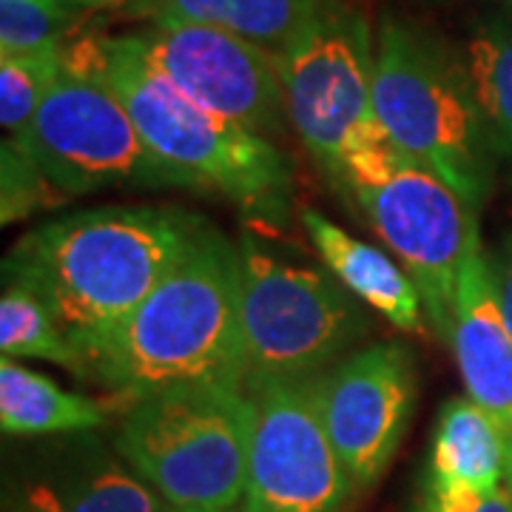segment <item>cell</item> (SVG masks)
Wrapping results in <instances>:
<instances>
[{
    "label": "cell",
    "instance_id": "cb8c5ba5",
    "mask_svg": "<svg viewBox=\"0 0 512 512\" xmlns=\"http://www.w3.org/2000/svg\"><path fill=\"white\" fill-rule=\"evenodd\" d=\"M419 512H512V495L504 484L490 493H478V490L439 487V484L424 481Z\"/></svg>",
    "mask_w": 512,
    "mask_h": 512
},
{
    "label": "cell",
    "instance_id": "5bb4252c",
    "mask_svg": "<svg viewBox=\"0 0 512 512\" xmlns=\"http://www.w3.org/2000/svg\"><path fill=\"white\" fill-rule=\"evenodd\" d=\"M302 225L311 237L316 254L325 268L348 288L367 308L382 313L396 330L419 333L424 330V302L416 282L399 268L382 248H373L362 239L350 237L325 214L305 208Z\"/></svg>",
    "mask_w": 512,
    "mask_h": 512
},
{
    "label": "cell",
    "instance_id": "d4e9b609",
    "mask_svg": "<svg viewBox=\"0 0 512 512\" xmlns=\"http://www.w3.org/2000/svg\"><path fill=\"white\" fill-rule=\"evenodd\" d=\"M490 268H493L495 291H498L501 311H504V319H507L512 333V234H507L504 242L498 245V251L490 259Z\"/></svg>",
    "mask_w": 512,
    "mask_h": 512
},
{
    "label": "cell",
    "instance_id": "3957f363",
    "mask_svg": "<svg viewBox=\"0 0 512 512\" xmlns=\"http://www.w3.org/2000/svg\"><path fill=\"white\" fill-rule=\"evenodd\" d=\"M74 49L120 97L143 143L183 188L214 191L259 220L288 217L293 165L271 137L188 100L128 35L83 40Z\"/></svg>",
    "mask_w": 512,
    "mask_h": 512
},
{
    "label": "cell",
    "instance_id": "277c9868",
    "mask_svg": "<svg viewBox=\"0 0 512 512\" xmlns=\"http://www.w3.org/2000/svg\"><path fill=\"white\" fill-rule=\"evenodd\" d=\"M373 111L393 146L436 171L478 214L490 197L498 157L461 57L407 23L384 20Z\"/></svg>",
    "mask_w": 512,
    "mask_h": 512
},
{
    "label": "cell",
    "instance_id": "6da1fadb",
    "mask_svg": "<svg viewBox=\"0 0 512 512\" xmlns=\"http://www.w3.org/2000/svg\"><path fill=\"white\" fill-rule=\"evenodd\" d=\"M202 225L160 205L74 211L23 234L3 262V282L35 293L86 359L183 259Z\"/></svg>",
    "mask_w": 512,
    "mask_h": 512
},
{
    "label": "cell",
    "instance_id": "2e32d148",
    "mask_svg": "<svg viewBox=\"0 0 512 512\" xmlns=\"http://www.w3.org/2000/svg\"><path fill=\"white\" fill-rule=\"evenodd\" d=\"M106 421V402L69 393L49 376L23 367L18 359L0 362V427L6 436L86 433Z\"/></svg>",
    "mask_w": 512,
    "mask_h": 512
},
{
    "label": "cell",
    "instance_id": "9a60e30c",
    "mask_svg": "<svg viewBox=\"0 0 512 512\" xmlns=\"http://www.w3.org/2000/svg\"><path fill=\"white\" fill-rule=\"evenodd\" d=\"M424 481L478 493L504 484V433L470 396L441 404Z\"/></svg>",
    "mask_w": 512,
    "mask_h": 512
},
{
    "label": "cell",
    "instance_id": "44dd1931",
    "mask_svg": "<svg viewBox=\"0 0 512 512\" xmlns=\"http://www.w3.org/2000/svg\"><path fill=\"white\" fill-rule=\"evenodd\" d=\"M63 55L66 49L29 57L0 55V126L9 140L29 131L43 97L63 72Z\"/></svg>",
    "mask_w": 512,
    "mask_h": 512
},
{
    "label": "cell",
    "instance_id": "603a6c76",
    "mask_svg": "<svg viewBox=\"0 0 512 512\" xmlns=\"http://www.w3.org/2000/svg\"><path fill=\"white\" fill-rule=\"evenodd\" d=\"M3 160H0V177H3V194H0V220L3 225L9 222L26 220L29 214H35L37 208L57 205V194L52 191V180L43 174V168L15 143V140H3L0 148Z\"/></svg>",
    "mask_w": 512,
    "mask_h": 512
},
{
    "label": "cell",
    "instance_id": "8fae6325",
    "mask_svg": "<svg viewBox=\"0 0 512 512\" xmlns=\"http://www.w3.org/2000/svg\"><path fill=\"white\" fill-rule=\"evenodd\" d=\"M128 37L171 86L202 109L265 137L288 123L274 55L251 40L174 18H154Z\"/></svg>",
    "mask_w": 512,
    "mask_h": 512
},
{
    "label": "cell",
    "instance_id": "83f0119b",
    "mask_svg": "<svg viewBox=\"0 0 512 512\" xmlns=\"http://www.w3.org/2000/svg\"><path fill=\"white\" fill-rule=\"evenodd\" d=\"M168 512H237L234 507L231 510H217V507H168Z\"/></svg>",
    "mask_w": 512,
    "mask_h": 512
},
{
    "label": "cell",
    "instance_id": "52a82bcc",
    "mask_svg": "<svg viewBox=\"0 0 512 512\" xmlns=\"http://www.w3.org/2000/svg\"><path fill=\"white\" fill-rule=\"evenodd\" d=\"M274 60L288 126L330 183L350 157L387 140L373 111V32L356 9L333 0Z\"/></svg>",
    "mask_w": 512,
    "mask_h": 512
},
{
    "label": "cell",
    "instance_id": "f546056e",
    "mask_svg": "<svg viewBox=\"0 0 512 512\" xmlns=\"http://www.w3.org/2000/svg\"><path fill=\"white\" fill-rule=\"evenodd\" d=\"M12 512H20V510H12Z\"/></svg>",
    "mask_w": 512,
    "mask_h": 512
},
{
    "label": "cell",
    "instance_id": "7402d4cb",
    "mask_svg": "<svg viewBox=\"0 0 512 512\" xmlns=\"http://www.w3.org/2000/svg\"><path fill=\"white\" fill-rule=\"evenodd\" d=\"M80 15L55 0H0V55L60 52Z\"/></svg>",
    "mask_w": 512,
    "mask_h": 512
},
{
    "label": "cell",
    "instance_id": "484cf974",
    "mask_svg": "<svg viewBox=\"0 0 512 512\" xmlns=\"http://www.w3.org/2000/svg\"><path fill=\"white\" fill-rule=\"evenodd\" d=\"M66 9H74V12H106V9H128L134 12L140 6V0H55Z\"/></svg>",
    "mask_w": 512,
    "mask_h": 512
},
{
    "label": "cell",
    "instance_id": "ac0fdd59",
    "mask_svg": "<svg viewBox=\"0 0 512 512\" xmlns=\"http://www.w3.org/2000/svg\"><path fill=\"white\" fill-rule=\"evenodd\" d=\"M168 501L146 478L111 456H92L55 481L32 490L26 512H168Z\"/></svg>",
    "mask_w": 512,
    "mask_h": 512
},
{
    "label": "cell",
    "instance_id": "d6986e66",
    "mask_svg": "<svg viewBox=\"0 0 512 512\" xmlns=\"http://www.w3.org/2000/svg\"><path fill=\"white\" fill-rule=\"evenodd\" d=\"M461 63L495 157L512 163V12L478 20L464 40Z\"/></svg>",
    "mask_w": 512,
    "mask_h": 512
},
{
    "label": "cell",
    "instance_id": "30bf717a",
    "mask_svg": "<svg viewBox=\"0 0 512 512\" xmlns=\"http://www.w3.org/2000/svg\"><path fill=\"white\" fill-rule=\"evenodd\" d=\"M242 512H339L356 490L316 402V376H254Z\"/></svg>",
    "mask_w": 512,
    "mask_h": 512
},
{
    "label": "cell",
    "instance_id": "8992f818",
    "mask_svg": "<svg viewBox=\"0 0 512 512\" xmlns=\"http://www.w3.org/2000/svg\"><path fill=\"white\" fill-rule=\"evenodd\" d=\"M333 185L359 205L370 228L402 259L427 322L447 345L458 274L478 234L476 211L436 171L390 140L350 157Z\"/></svg>",
    "mask_w": 512,
    "mask_h": 512
},
{
    "label": "cell",
    "instance_id": "5b68a950",
    "mask_svg": "<svg viewBox=\"0 0 512 512\" xmlns=\"http://www.w3.org/2000/svg\"><path fill=\"white\" fill-rule=\"evenodd\" d=\"M254 404L245 387L171 384L126 404L117 453L171 507L242 501Z\"/></svg>",
    "mask_w": 512,
    "mask_h": 512
},
{
    "label": "cell",
    "instance_id": "4fadbf2b",
    "mask_svg": "<svg viewBox=\"0 0 512 512\" xmlns=\"http://www.w3.org/2000/svg\"><path fill=\"white\" fill-rule=\"evenodd\" d=\"M447 345L456 356L467 396L490 413L504 433L512 424V333L478 234L470 239L458 274Z\"/></svg>",
    "mask_w": 512,
    "mask_h": 512
},
{
    "label": "cell",
    "instance_id": "7c38bea8",
    "mask_svg": "<svg viewBox=\"0 0 512 512\" xmlns=\"http://www.w3.org/2000/svg\"><path fill=\"white\" fill-rule=\"evenodd\" d=\"M419 370L402 342H376L316 376V402L356 490L373 487L399 453Z\"/></svg>",
    "mask_w": 512,
    "mask_h": 512
},
{
    "label": "cell",
    "instance_id": "e0dca14e",
    "mask_svg": "<svg viewBox=\"0 0 512 512\" xmlns=\"http://www.w3.org/2000/svg\"><path fill=\"white\" fill-rule=\"evenodd\" d=\"M330 3L333 0H140L134 15L208 23L276 55Z\"/></svg>",
    "mask_w": 512,
    "mask_h": 512
},
{
    "label": "cell",
    "instance_id": "ffe728a7",
    "mask_svg": "<svg viewBox=\"0 0 512 512\" xmlns=\"http://www.w3.org/2000/svg\"><path fill=\"white\" fill-rule=\"evenodd\" d=\"M0 353L3 359H46L86 379V359L60 330L35 293L3 282L0 296Z\"/></svg>",
    "mask_w": 512,
    "mask_h": 512
},
{
    "label": "cell",
    "instance_id": "ba28073f",
    "mask_svg": "<svg viewBox=\"0 0 512 512\" xmlns=\"http://www.w3.org/2000/svg\"><path fill=\"white\" fill-rule=\"evenodd\" d=\"M239 259L248 379L319 376L367 336L362 302L330 271L268 254L251 234Z\"/></svg>",
    "mask_w": 512,
    "mask_h": 512
},
{
    "label": "cell",
    "instance_id": "4316f807",
    "mask_svg": "<svg viewBox=\"0 0 512 512\" xmlns=\"http://www.w3.org/2000/svg\"><path fill=\"white\" fill-rule=\"evenodd\" d=\"M504 487L512 495V424L504 430Z\"/></svg>",
    "mask_w": 512,
    "mask_h": 512
},
{
    "label": "cell",
    "instance_id": "9c48e42d",
    "mask_svg": "<svg viewBox=\"0 0 512 512\" xmlns=\"http://www.w3.org/2000/svg\"><path fill=\"white\" fill-rule=\"evenodd\" d=\"M66 194L109 188H183L143 143L120 97L74 46L29 131L15 140Z\"/></svg>",
    "mask_w": 512,
    "mask_h": 512
},
{
    "label": "cell",
    "instance_id": "f1b7e54d",
    "mask_svg": "<svg viewBox=\"0 0 512 512\" xmlns=\"http://www.w3.org/2000/svg\"><path fill=\"white\" fill-rule=\"evenodd\" d=\"M498 3H504V6H510L512 9V0H498Z\"/></svg>",
    "mask_w": 512,
    "mask_h": 512
},
{
    "label": "cell",
    "instance_id": "7a4b0ae2",
    "mask_svg": "<svg viewBox=\"0 0 512 512\" xmlns=\"http://www.w3.org/2000/svg\"><path fill=\"white\" fill-rule=\"evenodd\" d=\"M86 379L126 404L171 384L245 387L239 245L205 222L157 288L86 353Z\"/></svg>",
    "mask_w": 512,
    "mask_h": 512
}]
</instances>
